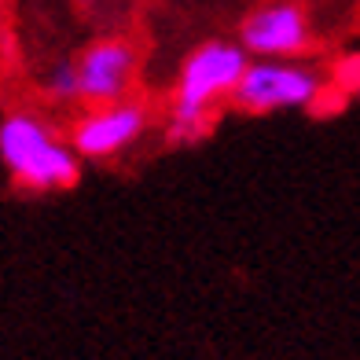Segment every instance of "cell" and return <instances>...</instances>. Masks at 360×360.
<instances>
[{
    "instance_id": "6da1fadb",
    "label": "cell",
    "mask_w": 360,
    "mask_h": 360,
    "mask_svg": "<svg viewBox=\"0 0 360 360\" xmlns=\"http://www.w3.org/2000/svg\"><path fill=\"white\" fill-rule=\"evenodd\" d=\"M250 56L239 44L210 41L191 52L176 81V103L169 114V143H195L214 125V107L232 100Z\"/></svg>"
},
{
    "instance_id": "7a4b0ae2",
    "label": "cell",
    "mask_w": 360,
    "mask_h": 360,
    "mask_svg": "<svg viewBox=\"0 0 360 360\" xmlns=\"http://www.w3.org/2000/svg\"><path fill=\"white\" fill-rule=\"evenodd\" d=\"M0 162L30 191H63L81 176V158L37 114H8L0 122Z\"/></svg>"
},
{
    "instance_id": "3957f363",
    "label": "cell",
    "mask_w": 360,
    "mask_h": 360,
    "mask_svg": "<svg viewBox=\"0 0 360 360\" xmlns=\"http://www.w3.org/2000/svg\"><path fill=\"white\" fill-rule=\"evenodd\" d=\"M320 92H323V77L313 67L257 59L247 63V70H243L232 92V103L250 114H269V110H290V107H313Z\"/></svg>"
},
{
    "instance_id": "277c9868",
    "label": "cell",
    "mask_w": 360,
    "mask_h": 360,
    "mask_svg": "<svg viewBox=\"0 0 360 360\" xmlns=\"http://www.w3.org/2000/svg\"><path fill=\"white\" fill-rule=\"evenodd\" d=\"M313 44L309 15L298 0H272L247 15L239 30V48L254 59H294Z\"/></svg>"
},
{
    "instance_id": "5b68a950",
    "label": "cell",
    "mask_w": 360,
    "mask_h": 360,
    "mask_svg": "<svg viewBox=\"0 0 360 360\" xmlns=\"http://www.w3.org/2000/svg\"><path fill=\"white\" fill-rule=\"evenodd\" d=\"M77 70V100L92 107L122 103L125 92L133 89L136 74V52L125 41H100L85 48V56L74 63Z\"/></svg>"
},
{
    "instance_id": "8992f818",
    "label": "cell",
    "mask_w": 360,
    "mask_h": 360,
    "mask_svg": "<svg viewBox=\"0 0 360 360\" xmlns=\"http://www.w3.org/2000/svg\"><path fill=\"white\" fill-rule=\"evenodd\" d=\"M147 129V110L140 103H110V107H92L89 114H81L70 147L77 158H110L125 151L129 143H136L140 133Z\"/></svg>"
},
{
    "instance_id": "52a82bcc",
    "label": "cell",
    "mask_w": 360,
    "mask_h": 360,
    "mask_svg": "<svg viewBox=\"0 0 360 360\" xmlns=\"http://www.w3.org/2000/svg\"><path fill=\"white\" fill-rule=\"evenodd\" d=\"M331 85L338 96H360V52L342 56L331 70Z\"/></svg>"
},
{
    "instance_id": "ba28073f",
    "label": "cell",
    "mask_w": 360,
    "mask_h": 360,
    "mask_svg": "<svg viewBox=\"0 0 360 360\" xmlns=\"http://www.w3.org/2000/svg\"><path fill=\"white\" fill-rule=\"evenodd\" d=\"M44 92L52 96V100H59V103L77 100V70H74V63H59V67L52 70V77H48Z\"/></svg>"
},
{
    "instance_id": "9c48e42d",
    "label": "cell",
    "mask_w": 360,
    "mask_h": 360,
    "mask_svg": "<svg viewBox=\"0 0 360 360\" xmlns=\"http://www.w3.org/2000/svg\"><path fill=\"white\" fill-rule=\"evenodd\" d=\"M77 4H96V0H77Z\"/></svg>"
}]
</instances>
